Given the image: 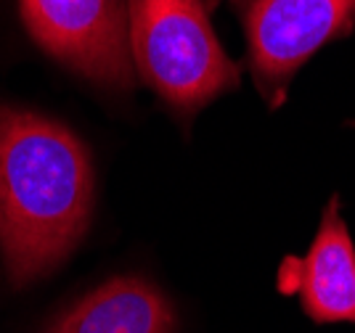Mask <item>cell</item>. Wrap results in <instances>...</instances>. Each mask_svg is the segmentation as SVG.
I'll return each mask as SVG.
<instances>
[{"label": "cell", "mask_w": 355, "mask_h": 333, "mask_svg": "<svg viewBox=\"0 0 355 333\" xmlns=\"http://www.w3.org/2000/svg\"><path fill=\"white\" fill-rule=\"evenodd\" d=\"M93 212L88 148L45 114L0 106V251L14 286L59 267Z\"/></svg>", "instance_id": "cell-1"}, {"label": "cell", "mask_w": 355, "mask_h": 333, "mask_svg": "<svg viewBox=\"0 0 355 333\" xmlns=\"http://www.w3.org/2000/svg\"><path fill=\"white\" fill-rule=\"evenodd\" d=\"M212 0H128L135 72L178 114H193L241 80L212 29Z\"/></svg>", "instance_id": "cell-2"}, {"label": "cell", "mask_w": 355, "mask_h": 333, "mask_svg": "<svg viewBox=\"0 0 355 333\" xmlns=\"http://www.w3.org/2000/svg\"><path fill=\"white\" fill-rule=\"evenodd\" d=\"M35 45L109 90L133 87L128 0H16Z\"/></svg>", "instance_id": "cell-3"}, {"label": "cell", "mask_w": 355, "mask_h": 333, "mask_svg": "<svg viewBox=\"0 0 355 333\" xmlns=\"http://www.w3.org/2000/svg\"><path fill=\"white\" fill-rule=\"evenodd\" d=\"M260 96L279 106L297 69L355 24V0H234Z\"/></svg>", "instance_id": "cell-4"}, {"label": "cell", "mask_w": 355, "mask_h": 333, "mask_svg": "<svg viewBox=\"0 0 355 333\" xmlns=\"http://www.w3.org/2000/svg\"><path fill=\"white\" fill-rule=\"evenodd\" d=\"M300 302L315 323H355V246L340 215V199L326 204L300 273Z\"/></svg>", "instance_id": "cell-5"}, {"label": "cell", "mask_w": 355, "mask_h": 333, "mask_svg": "<svg viewBox=\"0 0 355 333\" xmlns=\"http://www.w3.org/2000/svg\"><path fill=\"white\" fill-rule=\"evenodd\" d=\"M170 299L144 278H112L64 312L45 333H175Z\"/></svg>", "instance_id": "cell-6"}, {"label": "cell", "mask_w": 355, "mask_h": 333, "mask_svg": "<svg viewBox=\"0 0 355 333\" xmlns=\"http://www.w3.org/2000/svg\"><path fill=\"white\" fill-rule=\"evenodd\" d=\"M353 125H355V122H353Z\"/></svg>", "instance_id": "cell-7"}]
</instances>
